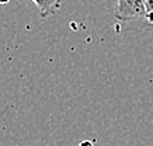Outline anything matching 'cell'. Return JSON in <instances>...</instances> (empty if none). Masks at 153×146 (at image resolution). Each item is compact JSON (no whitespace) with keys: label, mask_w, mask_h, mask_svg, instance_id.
I'll use <instances>...</instances> for the list:
<instances>
[{"label":"cell","mask_w":153,"mask_h":146,"mask_svg":"<svg viewBox=\"0 0 153 146\" xmlns=\"http://www.w3.org/2000/svg\"><path fill=\"white\" fill-rule=\"evenodd\" d=\"M145 14H146V0H117L114 17L118 21L126 23L145 17Z\"/></svg>","instance_id":"6da1fadb"},{"label":"cell","mask_w":153,"mask_h":146,"mask_svg":"<svg viewBox=\"0 0 153 146\" xmlns=\"http://www.w3.org/2000/svg\"><path fill=\"white\" fill-rule=\"evenodd\" d=\"M31 1L37 6L42 19L56 14V11L60 9V4H62V0H31Z\"/></svg>","instance_id":"7a4b0ae2"},{"label":"cell","mask_w":153,"mask_h":146,"mask_svg":"<svg viewBox=\"0 0 153 146\" xmlns=\"http://www.w3.org/2000/svg\"><path fill=\"white\" fill-rule=\"evenodd\" d=\"M145 19L148 23H153V0H146V14Z\"/></svg>","instance_id":"3957f363"},{"label":"cell","mask_w":153,"mask_h":146,"mask_svg":"<svg viewBox=\"0 0 153 146\" xmlns=\"http://www.w3.org/2000/svg\"><path fill=\"white\" fill-rule=\"evenodd\" d=\"M80 146H94L91 142H88V141H84V142H82L80 143Z\"/></svg>","instance_id":"277c9868"},{"label":"cell","mask_w":153,"mask_h":146,"mask_svg":"<svg viewBox=\"0 0 153 146\" xmlns=\"http://www.w3.org/2000/svg\"><path fill=\"white\" fill-rule=\"evenodd\" d=\"M10 0H0V4H7Z\"/></svg>","instance_id":"5b68a950"},{"label":"cell","mask_w":153,"mask_h":146,"mask_svg":"<svg viewBox=\"0 0 153 146\" xmlns=\"http://www.w3.org/2000/svg\"><path fill=\"white\" fill-rule=\"evenodd\" d=\"M148 28L149 30H153V23H148Z\"/></svg>","instance_id":"8992f818"}]
</instances>
